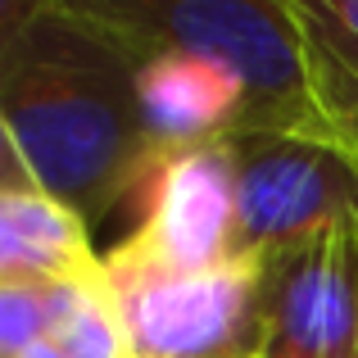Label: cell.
Returning a JSON list of instances; mask_svg holds the SVG:
<instances>
[{
    "label": "cell",
    "instance_id": "52a82bcc",
    "mask_svg": "<svg viewBox=\"0 0 358 358\" xmlns=\"http://www.w3.org/2000/svg\"><path fill=\"white\" fill-rule=\"evenodd\" d=\"M136 96L155 150L222 141L241 131L245 109H250L245 82L236 73L195 50L150 55L136 73Z\"/></svg>",
    "mask_w": 358,
    "mask_h": 358
},
{
    "label": "cell",
    "instance_id": "277c9868",
    "mask_svg": "<svg viewBox=\"0 0 358 358\" xmlns=\"http://www.w3.org/2000/svg\"><path fill=\"white\" fill-rule=\"evenodd\" d=\"M236 259H268L358 213V159L308 131H231Z\"/></svg>",
    "mask_w": 358,
    "mask_h": 358
},
{
    "label": "cell",
    "instance_id": "4fadbf2b",
    "mask_svg": "<svg viewBox=\"0 0 358 358\" xmlns=\"http://www.w3.org/2000/svg\"><path fill=\"white\" fill-rule=\"evenodd\" d=\"M18 358H69V354H64L55 341H41V345H32V350H23Z\"/></svg>",
    "mask_w": 358,
    "mask_h": 358
},
{
    "label": "cell",
    "instance_id": "5b68a950",
    "mask_svg": "<svg viewBox=\"0 0 358 358\" xmlns=\"http://www.w3.org/2000/svg\"><path fill=\"white\" fill-rule=\"evenodd\" d=\"M136 222L114 245L164 268L200 272L236 259V159L231 136L182 150H155L131 191Z\"/></svg>",
    "mask_w": 358,
    "mask_h": 358
},
{
    "label": "cell",
    "instance_id": "ba28073f",
    "mask_svg": "<svg viewBox=\"0 0 358 358\" xmlns=\"http://www.w3.org/2000/svg\"><path fill=\"white\" fill-rule=\"evenodd\" d=\"M105 263L78 209L55 200L5 159L0 186V281H73Z\"/></svg>",
    "mask_w": 358,
    "mask_h": 358
},
{
    "label": "cell",
    "instance_id": "9c48e42d",
    "mask_svg": "<svg viewBox=\"0 0 358 358\" xmlns=\"http://www.w3.org/2000/svg\"><path fill=\"white\" fill-rule=\"evenodd\" d=\"M299 23L308 100L317 114V131L345 122L358 109V0H290Z\"/></svg>",
    "mask_w": 358,
    "mask_h": 358
},
{
    "label": "cell",
    "instance_id": "8992f818",
    "mask_svg": "<svg viewBox=\"0 0 358 358\" xmlns=\"http://www.w3.org/2000/svg\"><path fill=\"white\" fill-rule=\"evenodd\" d=\"M259 358H358V213L259 259Z\"/></svg>",
    "mask_w": 358,
    "mask_h": 358
},
{
    "label": "cell",
    "instance_id": "8fae6325",
    "mask_svg": "<svg viewBox=\"0 0 358 358\" xmlns=\"http://www.w3.org/2000/svg\"><path fill=\"white\" fill-rule=\"evenodd\" d=\"M64 281H0V358L50 341Z\"/></svg>",
    "mask_w": 358,
    "mask_h": 358
},
{
    "label": "cell",
    "instance_id": "7c38bea8",
    "mask_svg": "<svg viewBox=\"0 0 358 358\" xmlns=\"http://www.w3.org/2000/svg\"><path fill=\"white\" fill-rule=\"evenodd\" d=\"M322 141H331L336 150H345L350 159H358V109L345 122H336V127H327V131H317Z\"/></svg>",
    "mask_w": 358,
    "mask_h": 358
},
{
    "label": "cell",
    "instance_id": "7a4b0ae2",
    "mask_svg": "<svg viewBox=\"0 0 358 358\" xmlns=\"http://www.w3.org/2000/svg\"><path fill=\"white\" fill-rule=\"evenodd\" d=\"M145 64L159 50H195L245 82L241 131H313L299 23L290 0H87Z\"/></svg>",
    "mask_w": 358,
    "mask_h": 358
},
{
    "label": "cell",
    "instance_id": "6da1fadb",
    "mask_svg": "<svg viewBox=\"0 0 358 358\" xmlns=\"http://www.w3.org/2000/svg\"><path fill=\"white\" fill-rule=\"evenodd\" d=\"M141 59L87 0L5 5L0 122L5 159L96 227L127 209L150 155Z\"/></svg>",
    "mask_w": 358,
    "mask_h": 358
},
{
    "label": "cell",
    "instance_id": "3957f363",
    "mask_svg": "<svg viewBox=\"0 0 358 358\" xmlns=\"http://www.w3.org/2000/svg\"><path fill=\"white\" fill-rule=\"evenodd\" d=\"M105 272L114 281L136 358H259V263L231 259L218 268L182 272L127 245H109Z\"/></svg>",
    "mask_w": 358,
    "mask_h": 358
},
{
    "label": "cell",
    "instance_id": "30bf717a",
    "mask_svg": "<svg viewBox=\"0 0 358 358\" xmlns=\"http://www.w3.org/2000/svg\"><path fill=\"white\" fill-rule=\"evenodd\" d=\"M50 341L69 358H136L105 263L59 286V317Z\"/></svg>",
    "mask_w": 358,
    "mask_h": 358
}]
</instances>
